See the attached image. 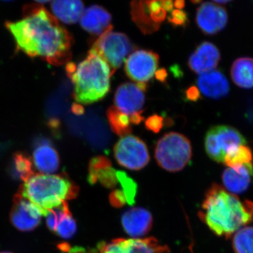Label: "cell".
I'll use <instances>...</instances> for the list:
<instances>
[{
	"label": "cell",
	"instance_id": "obj_19",
	"mask_svg": "<svg viewBox=\"0 0 253 253\" xmlns=\"http://www.w3.org/2000/svg\"><path fill=\"white\" fill-rule=\"evenodd\" d=\"M33 163L38 170L49 174L59 169V155L49 141H40L33 151Z\"/></svg>",
	"mask_w": 253,
	"mask_h": 253
},
{
	"label": "cell",
	"instance_id": "obj_33",
	"mask_svg": "<svg viewBox=\"0 0 253 253\" xmlns=\"http://www.w3.org/2000/svg\"><path fill=\"white\" fill-rule=\"evenodd\" d=\"M109 201L111 204L115 208H121L124 205L127 204L126 196L122 190H115L109 196Z\"/></svg>",
	"mask_w": 253,
	"mask_h": 253
},
{
	"label": "cell",
	"instance_id": "obj_21",
	"mask_svg": "<svg viewBox=\"0 0 253 253\" xmlns=\"http://www.w3.org/2000/svg\"><path fill=\"white\" fill-rule=\"evenodd\" d=\"M231 76L232 81L243 89L253 88V59L249 57L239 58L231 66Z\"/></svg>",
	"mask_w": 253,
	"mask_h": 253
},
{
	"label": "cell",
	"instance_id": "obj_34",
	"mask_svg": "<svg viewBox=\"0 0 253 253\" xmlns=\"http://www.w3.org/2000/svg\"><path fill=\"white\" fill-rule=\"evenodd\" d=\"M186 98L191 101H197L201 97V93L199 88L192 86L186 90Z\"/></svg>",
	"mask_w": 253,
	"mask_h": 253
},
{
	"label": "cell",
	"instance_id": "obj_17",
	"mask_svg": "<svg viewBox=\"0 0 253 253\" xmlns=\"http://www.w3.org/2000/svg\"><path fill=\"white\" fill-rule=\"evenodd\" d=\"M197 84L201 92L210 99H219L225 97L230 90L229 82L219 71L199 75Z\"/></svg>",
	"mask_w": 253,
	"mask_h": 253
},
{
	"label": "cell",
	"instance_id": "obj_36",
	"mask_svg": "<svg viewBox=\"0 0 253 253\" xmlns=\"http://www.w3.org/2000/svg\"><path fill=\"white\" fill-rule=\"evenodd\" d=\"M155 75H156V77L157 78V80L161 82L166 81L168 76L167 72H166V70L163 69V68H162V69L158 70V71H156V74Z\"/></svg>",
	"mask_w": 253,
	"mask_h": 253
},
{
	"label": "cell",
	"instance_id": "obj_13",
	"mask_svg": "<svg viewBox=\"0 0 253 253\" xmlns=\"http://www.w3.org/2000/svg\"><path fill=\"white\" fill-rule=\"evenodd\" d=\"M220 59V52L217 46L209 42H204L190 56L188 64L191 71L201 75L214 71Z\"/></svg>",
	"mask_w": 253,
	"mask_h": 253
},
{
	"label": "cell",
	"instance_id": "obj_8",
	"mask_svg": "<svg viewBox=\"0 0 253 253\" xmlns=\"http://www.w3.org/2000/svg\"><path fill=\"white\" fill-rule=\"evenodd\" d=\"M113 153L119 165L131 170H140L150 161L146 144L137 136L131 134L121 138L115 145Z\"/></svg>",
	"mask_w": 253,
	"mask_h": 253
},
{
	"label": "cell",
	"instance_id": "obj_22",
	"mask_svg": "<svg viewBox=\"0 0 253 253\" xmlns=\"http://www.w3.org/2000/svg\"><path fill=\"white\" fill-rule=\"evenodd\" d=\"M131 15L134 22L144 34L154 33L160 27L151 17L147 1L131 2Z\"/></svg>",
	"mask_w": 253,
	"mask_h": 253
},
{
	"label": "cell",
	"instance_id": "obj_7",
	"mask_svg": "<svg viewBox=\"0 0 253 253\" xmlns=\"http://www.w3.org/2000/svg\"><path fill=\"white\" fill-rule=\"evenodd\" d=\"M246 144L241 132L230 126H218L211 128L205 137V149L209 158L215 162L224 163L230 150Z\"/></svg>",
	"mask_w": 253,
	"mask_h": 253
},
{
	"label": "cell",
	"instance_id": "obj_24",
	"mask_svg": "<svg viewBox=\"0 0 253 253\" xmlns=\"http://www.w3.org/2000/svg\"><path fill=\"white\" fill-rule=\"evenodd\" d=\"M10 173L14 179L26 182L34 175L33 163L26 154L15 153L10 166Z\"/></svg>",
	"mask_w": 253,
	"mask_h": 253
},
{
	"label": "cell",
	"instance_id": "obj_31",
	"mask_svg": "<svg viewBox=\"0 0 253 253\" xmlns=\"http://www.w3.org/2000/svg\"><path fill=\"white\" fill-rule=\"evenodd\" d=\"M168 21L174 26H186L189 23L187 14L182 10L176 9L171 11Z\"/></svg>",
	"mask_w": 253,
	"mask_h": 253
},
{
	"label": "cell",
	"instance_id": "obj_29",
	"mask_svg": "<svg viewBox=\"0 0 253 253\" xmlns=\"http://www.w3.org/2000/svg\"><path fill=\"white\" fill-rule=\"evenodd\" d=\"M118 181L121 186V189L126 195L127 204L133 205L135 201L137 186L135 181L131 179L126 172L123 171H118Z\"/></svg>",
	"mask_w": 253,
	"mask_h": 253
},
{
	"label": "cell",
	"instance_id": "obj_39",
	"mask_svg": "<svg viewBox=\"0 0 253 253\" xmlns=\"http://www.w3.org/2000/svg\"><path fill=\"white\" fill-rule=\"evenodd\" d=\"M184 5H185V2L184 1H174V6H175L176 9L181 10L184 7Z\"/></svg>",
	"mask_w": 253,
	"mask_h": 253
},
{
	"label": "cell",
	"instance_id": "obj_35",
	"mask_svg": "<svg viewBox=\"0 0 253 253\" xmlns=\"http://www.w3.org/2000/svg\"><path fill=\"white\" fill-rule=\"evenodd\" d=\"M141 113H138L135 114L131 115L129 116V119H130L131 124L139 125L141 121H144V117L141 116Z\"/></svg>",
	"mask_w": 253,
	"mask_h": 253
},
{
	"label": "cell",
	"instance_id": "obj_12",
	"mask_svg": "<svg viewBox=\"0 0 253 253\" xmlns=\"http://www.w3.org/2000/svg\"><path fill=\"white\" fill-rule=\"evenodd\" d=\"M145 89L139 84L126 83L118 86L115 93L116 107L128 116L142 113L145 103Z\"/></svg>",
	"mask_w": 253,
	"mask_h": 253
},
{
	"label": "cell",
	"instance_id": "obj_6",
	"mask_svg": "<svg viewBox=\"0 0 253 253\" xmlns=\"http://www.w3.org/2000/svg\"><path fill=\"white\" fill-rule=\"evenodd\" d=\"M134 48L126 34L109 31L99 36L89 52L104 60L109 66L113 76L116 70L121 67L126 56Z\"/></svg>",
	"mask_w": 253,
	"mask_h": 253
},
{
	"label": "cell",
	"instance_id": "obj_40",
	"mask_svg": "<svg viewBox=\"0 0 253 253\" xmlns=\"http://www.w3.org/2000/svg\"><path fill=\"white\" fill-rule=\"evenodd\" d=\"M0 253H11V252H6V251H5V252H0Z\"/></svg>",
	"mask_w": 253,
	"mask_h": 253
},
{
	"label": "cell",
	"instance_id": "obj_16",
	"mask_svg": "<svg viewBox=\"0 0 253 253\" xmlns=\"http://www.w3.org/2000/svg\"><path fill=\"white\" fill-rule=\"evenodd\" d=\"M88 181L91 184L100 182L105 187L112 189L119 184L118 170L112 168L109 158L96 156L89 163Z\"/></svg>",
	"mask_w": 253,
	"mask_h": 253
},
{
	"label": "cell",
	"instance_id": "obj_9",
	"mask_svg": "<svg viewBox=\"0 0 253 253\" xmlns=\"http://www.w3.org/2000/svg\"><path fill=\"white\" fill-rule=\"evenodd\" d=\"M159 56L154 51L136 50L131 53L125 64L128 77L137 84H146L157 71Z\"/></svg>",
	"mask_w": 253,
	"mask_h": 253
},
{
	"label": "cell",
	"instance_id": "obj_26",
	"mask_svg": "<svg viewBox=\"0 0 253 253\" xmlns=\"http://www.w3.org/2000/svg\"><path fill=\"white\" fill-rule=\"evenodd\" d=\"M235 253H253V226H246L236 233L232 241Z\"/></svg>",
	"mask_w": 253,
	"mask_h": 253
},
{
	"label": "cell",
	"instance_id": "obj_37",
	"mask_svg": "<svg viewBox=\"0 0 253 253\" xmlns=\"http://www.w3.org/2000/svg\"><path fill=\"white\" fill-rule=\"evenodd\" d=\"M162 5L164 9L166 10V12H171L173 11L174 8V1H161Z\"/></svg>",
	"mask_w": 253,
	"mask_h": 253
},
{
	"label": "cell",
	"instance_id": "obj_10",
	"mask_svg": "<svg viewBox=\"0 0 253 253\" xmlns=\"http://www.w3.org/2000/svg\"><path fill=\"white\" fill-rule=\"evenodd\" d=\"M13 201L14 204L10 213L12 225L21 231H31L36 229L42 216L41 210L18 193Z\"/></svg>",
	"mask_w": 253,
	"mask_h": 253
},
{
	"label": "cell",
	"instance_id": "obj_3",
	"mask_svg": "<svg viewBox=\"0 0 253 253\" xmlns=\"http://www.w3.org/2000/svg\"><path fill=\"white\" fill-rule=\"evenodd\" d=\"M79 189L66 174H34L23 183L18 194L28 200L46 216L68 200L77 197Z\"/></svg>",
	"mask_w": 253,
	"mask_h": 253
},
{
	"label": "cell",
	"instance_id": "obj_27",
	"mask_svg": "<svg viewBox=\"0 0 253 253\" xmlns=\"http://www.w3.org/2000/svg\"><path fill=\"white\" fill-rule=\"evenodd\" d=\"M252 158V151L251 149L242 145L230 150L226 155L224 163L228 167L235 168L236 166L251 163Z\"/></svg>",
	"mask_w": 253,
	"mask_h": 253
},
{
	"label": "cell",
	"instance_id": "obj_30",
	"mask_svg": "<svg viewBox=\"0 0 253 253\" xmlns=\"http://www.w3.org/2000/svg\"><path fill=\"white\" fill-rule=\"evenodd\" d=\"M95 253H126L123 246V239H114L110 243H100Z\"/></svg>",
	"mask_w": 253,
	"mask_h": 253
},
{
	"label": "cell",
	"instance_id": "obj_15",
	"mask_svg": "<svg viewBox=\"0 0 253 253\" xmlns=\"http://www.w3.org/2000/svg\"><path fill=\"white\" fill-rule=\"evenodd\" d=\"M111 15L102 6L92 5L86 9L81 19L82 28L94 36H102L111 31Z\"/></svg>",
	"mask_w": 253,
	"mask_h": 253
},
{
	"label": "cell",
	"instance_id": "obj_14",
	"mask_svg": "<svg viewBox=\"0 0 253 253\" xmlns=\"http://www.w3.org/2000/svg\"><path fill=\"white\" fill-rule=\"evenodd\" d=\"M121 223L128 235L138 238L146 235L152 227L151 212L142 208H134L123 213Z\"/></svg>",
	"mask_w": 253,
	"mask_h": 253
},
{
	"label": "cell",
	"instance_id": "obj_38",
	"mask_svg": "<svg viewBox=\"0 0 253 253\" xmlns=\"http://www.w3.org/2000/svg\"><path fill=\"white\" fill-rule=\"evenodd\" d=\"M84 108L79 104H74L73 106V113H76L78 115H81L84 113Z\"/></svg>",
	"mask_w": 253,
	"mask_h": 253
},
{
	"label": "cell",
	"instance_id": "obj_32",
	"mask_svg": "<svg viewBox=\"0 0 253 253\" xmlns=\"http://www.w3.org/2000/svg\"><path fill=\"white\" fill-rule=\"evenodd\" d=\"M145 126L146 129L154 133L159 132L163 126V118L158 115L150 116L146 120Z\"/></svg>",
	"mask_w": 253,
	"mask_h": 253
},
{
	"label": "cell",
	"instance_id": "obj_4",
	"mask_svg": "<svg viewBox=\"0 0 253 253\" xmlns=\"http://www.w3.org/2000/svg\"><path fill=\"white\" fill-rule=\"evenodd\" d=\"M111 69L104 60L89 53L69 76L78 104H91L104 99L110 90Z\"/></svg>",
	"mask_w": 253,
	"mask_h": 253
},
{
	"label": "cell",
	"instance_id": "obj_18",
	"mask_svg": "<svg viewBox=\"0 0 253 253\" xmlns=\"http://www.w3.org/2000/svg\"><path fill=\"white\" fill-rule=\"evenodd\" d=\"M253 177V166L251 163L227 168L221 176L226 189L234 195L242 194L249 189Z\"/></svg>",
	"mask_w": 253,
	"mask_h": 253
},
{
	"label": "cell",
	"instance_id": "obj_25",
	"mask_svg": "<svg viewBox=\"0 0 253 253\" xmlns=\"http://www.w3.org/2000/svg\"><path fill=\"white\" fill-rule=\"evenodd\" d=\"M106 115L109 126L115 134L123 137L129 135L132 131L129 116L120 111L116 106H111Z\"/></svg>",
	"mask_w": 253,
	"mask_h": 253
},
{
	"label": "cell",
	"instance_id": "obj_1",
	"mask_svg": "<svg viewBox=\"0 0 253 253\" xmlns=\"http://www.w3.org/2000/svg\"><path fill=\"white\" fill-rule=\"evenodd\" d=\"M23 14L22 19L5 24L17 49L55 66L68 62L71 58L73 37L54 15L38 2L24 6Z\"/></svg>",
	"mask_w": 253,
	"mask_h": 253
},
{
	"label": "cell",
	"instance_id": "obj_11",
	"mask_svg": "<svg viewBox=\"0 0 253 253\" xmlns=\"http://www.w3.org/2000/svg\"><path fill=\"white\" fill-rule=\"evenodd\" d=\"M196 20L204 34L215 35L226 27L228 23L227 11L221 5L206 1L198 8Z\"/></svg>",
	"mask_w": 253,
	"mask_h": 253
},
{
	"label": "cell",
	"instance_id": "obj_20",
	"mask_svg": "<svg viewBox=\"0 0 253 253\" xmlns=\"http://www.w3.org/2000/svg\"><path fill=\"white\" fill-rule=\"evenodd\" d=\"M51 10L56 19L66 24H73L81 21L84 13V4L76 0L51 1Z\"/></svg>",
	"mask_w": 253,
	"mask_h": 253
},
{
	"label": "cell",
	"instance_id": "obj_5",
	"mask_svg": "<svg viewBox=\"0 0 253 253\" xmlns=\"http://www.w3.org/2000/svg\"><path fill=\"white\" fill-rule=\"evenodd\" d=\"M192 157L189 139L177 132L165 134L158 140L155 158L160 167L168 172H179L189 164Z\"/></svg>",
	"mask_w": 253,
	"mask_h": 253
},
{
	"label": "cell",
	"instance_id": "obj_28",
	"mask_svg": "<svg viewBox=\"0 0 253 253\" xmlns=\"http://www.w3.org/2000/svg\"><path fill=\"white\" fill-rule=\"evenodd\" d=\"M76 231H77V224L71 211H68L60 220L56 226L55 233L63 239H69L73 237V236L76 234Z\"/></svg>",
	"mask_w": 253,
	"mask_h": 253
},
{
	"label": "cell",
	"instance_id": "obj_23",
	"mask_svg": "<svg viewBox=\"0 0 253 253\" xmlns=\"http://www.w3.org/2000/svg\"><path fill=\"white\" fill-rule=\"evenodd\" d=\"M126 253H169L168 246H161L154 237L146 239H123Z\"/></svg>",
	"mask_w": 253,
	"mask_h": 253
},
{
	"label": "cell",
	"instance_id": "obj_2",
	"mask_svg": "<svg viewBox=\"0 0 253 253\" xmlns=\"http://www.w3.org/2000/svg\"><path fill=\"white\" fill-rule=\"evenodd\" d=\"M201 208L199 212L201 219L216 235L226 239L253 220L252 201L241 202L236 195L216 184L206 193Z\"/></svg>",
	"mask_w": 253,
	"mask_h": 253
}]
</instances>
